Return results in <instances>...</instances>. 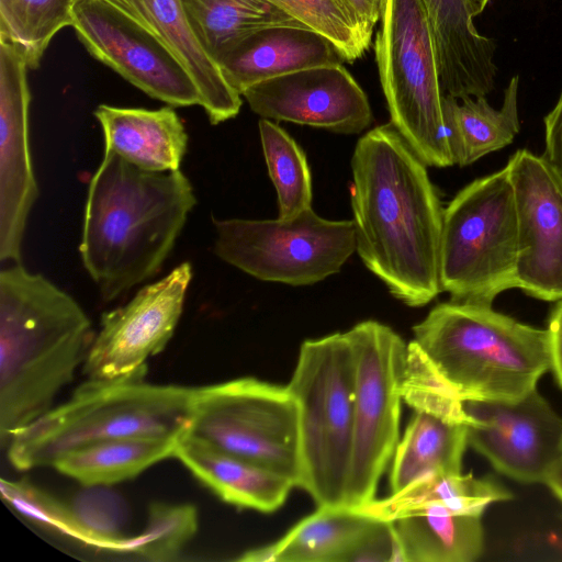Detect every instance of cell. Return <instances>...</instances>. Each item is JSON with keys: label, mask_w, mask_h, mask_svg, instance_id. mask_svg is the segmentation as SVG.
I'll return each instance as SVG.
<instances>
[{"label": "cell", "mask_w": 562, "mask_h": 562, "mask_svg": "<svg viewBox=\"0 0 562 562\" xmlns=\"http://www.w3.org/2000/svg\"><path fill=\"white\" fill-rule=\"evenodd\" d=\"M468 445L499 473L544 483L562 459V418L536 390L517 401H462Z\"/></svg>", "instance_id": "14"}, {"label": "cell", "mask_w": 562, "mask_h": 562, "mask_svg": "<svg viewBox=\"0 0 562 562\" xmlns=\"http://www.w3.org/2000/svg\"><path fill=\"white\" fill-rule=\"evenodd\" d=\"M544 484L562 503V459L550 472Z\"/></svg>", "instance_id": "39"}, {"label": "cell", "mask_w": 562, "mask_h": 562, "mask_svg": "<svg viewBox=\"0 0 562 562\" xmlns=\"http://www.w3.org/2000/svg\"><path fill=\"white\" fill-rule=\"evenodd\" d=\"M547 330L549 338L550 369L562 389V302L559 303L552 312Z\"/></svg>", "instance_id": "38"}, {"label": "cell", "mask_w": 562, "mask_h": 562, "mask_svg": "<svg viewBox=\"0 0 562 562\" xmlns=\"http://www.w3.org/2000/svg\"><path fill=\"white\" fill-rule=\"evenodd\" d=\"M214 252L263 281L310 285L340 271L356 251L352 221H330L311 207L290 218L213 220Z\"/></svg>", "instance_id": "11"}, {"label": "cell", "mask_w": 562, "mask_h": 562, "mask_svg": "<svg viewBox=\"0 0 562 562\" xmlns=\"http://www.w3.org/2000/svg\"><path fill=\"white\" fill-rule=\"evenodd\" d=\"M72 27L92 57L170 106L200 105L199 90L149 31L105 0H74Z\"/></svg>", "instance_id": "12"}, {"label": "cell", "mask_w": 562, "mask_h": 562, "mask_svg": "<svg viewBox=\"0 0 562 562\" xmlns=\"http://www.w3.org/2000/svg\"><path fill=\"white\" fill-rule=\"evenodd\" d=\"M195 203L180 169L143 170L104 148L88 186L79 246L104 302L159 272Z\"/></svg>", "instance_id": "2"}, {"label": "cell", "mask_w": 562, "mask_h": 562, "mask_svg": "<svg viewBox=\"0 0 562 562\" xmlns=\"http://www.w3.org/2000/svg\"><path fill=\"white\" fill-rule=\"evenodd\" d=\"M470 13L473 18L483 12L490 0H467Z\"/></svg>", "instance_id": "40"}, {"label": "cell", "mask_w": 562, "mask_h": 562, "mask_svg": "<svg viewBox=\"0 0 562 562\" xmlns=\"http://www.w3.org/2000/svg\"><path fill=\"white\" fill-rule=\"evenodd\" d=\"M341 61L340 54L324 35L308 27L279 25L243 38L218 66L227 83L241 95L261 81Z\"/></svg>", "instance_id": "20"}, {"label": "cell", "mask_w": 562, "mask_h": 562, "mask_svg": "<svg viewBox=\"0 0 562 562\" xmlns=\"http://www.w3.org/2000/svg\"><path fill=\"white\" fill-rule=\"evenodd\" d=\"M519 76L504 91L502 108H492L485 97L456 99L445 94L443 121L453 165L473 164L510 144L519 132Z\"/></svg>", "instance_id": "25"}, {"label": "cell", "mask_w": 562, "mask_h": 562, "mask_svg": "<svg viewBox=\"0 0 562 562\" xmlns=\"http://www.w3.org/2000/svg\"><path fill=\"white\" fill-rule=\"evenodd\" d=\"M188 434L300 484L299 405L288 385L239 378L196 387Z\"/></svg>", "instance_id": "9"}, {"label": "cell", "mask_w": 562, "mask_h": 562, "mask_svg": "<svg viewBox=\"0 0 562 562\" xmlns=\"http://www.w3.org/2000/svg\"><path fill=\"white\" fill-rule=\"evenodd\" d=\"M93 340L80 304L13 263L0 272V445L54 407Z\"/></svg>", "instance_id": "3"}, {"label": "cell", "mask_w": 562, "mask_h": 562, "mask_svg": "<svg viewBox=\"0 0 562 562\" xmlns=\"http://www.w3.org/2000/svg\"><path fill=\"white\" fill-rule=\"evenodd\" d=\"M4 503L40 528L79 543V529L70 504L27 481L1 479Z\"/></svg>", "instance_id": "34"}, {"label": "cell", "mask_w": 562, "mask_h": 562, "mask_svg": "<svg viewBox=\"0 0 562 562\" xmlns=\"http://www.w3.org/2000/svg\"><path fill=\"white\" fill-rule=\"evenodd\" d=\"M393 524L403 562H473L484 551L479 515L420 513Z\"/></svg>", "instance_id": "27"}, {"label": "cell", "mask_w": 562, "mask_h": 562, "mask_svg": "<svg viewBox=\"0 0 562 562\" xmlns=\"http://www.w3.org/2000/svg\"><path fill=\"white\" fill-rule=\"evenodd\" d=\"M180 2L194 34L217 64L237 43L258 30L279 25L307 27L267 0Z\"/></svg>", "instance_id": "29"}, {"label": "cell", "mask_w": 562, "mask_h": 562, "mask_svg": "<svg viewBox=\"0 0 562 562\" xmlns=\"http://www.w3.org/2000/svg\"><path fill=\"white\" fill-rule=\"evenodd\" d=\"M94 116L104 148L147 171H173L187 153L188 134L172 106L158 110L100 104Z\"/></svg>", "instance_id": "23"}, {"label": "cell", "mask_w": 562, "mask_h": 562, "mask_svg": "<svg viewBox=\"0 0 562 562\" xmlns=\"http://www.w3.org/2000/svg\"><path fill=\"white\" fill-rule=\"evenodd\" d=\"M327 37L344 61L352 64L370 48L334 0H267Z\"/></svg>", "instance_id": "33"}, {"label": "cell", "mask_w": 562, "mask_h": 562, "mask_svg": "<svg viewBox=\"0 0 562 562\" xmlns=\"http://www.w3.org/2000/svg\"><path fill=\"white\" fill-rule=\"evenodd\" d=\"M517 214L507 167L463 188L443 210L439 273L451 301L492 306L517 288Z\"/></svg>", "instance_id": "7"}, {"label": "cell", "mask_w": 562, "mask_h": 562, "mask_svg": "<svg viewBox=\"0 0 562 562\" xmlns=\"http://www.w3.org/2000/svg\"><path fill=\"white\" fill-rule=\"evenodd\" d=\"M359 32L367 45L371 46L372 33L381 20L386 0H334Z\"/></svg>", "instance_id": "36"}, {"label": "cell", "mask_w": 562, "mask_h": 562, "mask_svg": "<svg viewBox=\"0 0 562 562\" xmlns=\"http://www.w3.org/2000/svg\"><path fill=\"white\" fill-rule=\"evenodd\" d=\"M347 333L355 363V427L346 506L374 499L400 441L407 345L391 327L364 321Z\"/></svg>", "instance_id": "10"}, {"label": "cell", "mask_w": 562, "mask_h": 562, "mask_svg": "<svg viewBox=\"0 0 562 562\" xmlns=\"http://www.w3.org/2000/svg\"><path fill=\"white\" fill-rule=\"evenodd\" d=\"M470 420L461 400L435 408L414 409L394 452L392 493L430 474L461 473Z\"/></svg>", "instance_id": "21"}, {"label": "cell", "mask_w": 562, "mask_h": 562, "mask_svg": "<svg viewBox=\"0 0 562 562\" xmlns=\"http://www.w3.org/2000/svg\"><path fill=\"white\" fill-rule=\"evenodd\" d=\"M130 15L175 56L195 83L201 106L214 125L235 117L241 95L194 34L180 0H105Z\"/></svg>", "instance_id": "18"}, {"label": "cell", "mask_w": 562, "mask_h": 562, "mask_svg": "<svg viewBox=\"0 0 562 562\" xmlns=\"http://www.w3.org/2000/svg\"><path fill=\"white\" fill-rule=\"evenodd\" d=\"M145 376L91 380L14 432L5 450L19 471L53 467L77 449L126 437L180 439L188 434L196 387L147 383Z\"/></svg>", "instance_id": "4"}, {"label": "cell", "mask_w": 562, "mask_h": 562, "mask_svg": "<svg viewBox=\"0 0 562 562\" xmlns=\"http://www.w3.org/2000/svg\"><path fill=\"white\" fill-rule=\"evenodd\" d=\"M241 97L261 119L340 134H358L373 120L367 94L342 64L268 79L251 86Z\"/></svg>", "instance_id": "17"}, {"label": "cell", "mask_w": 562, "mask_h": 562, "mask_svg": "<svg viewBox=\"0 0 562 562\" xmlns=\"http://www.w3.org/2000/svg\"><path fill=\"white\" fill-rule=\"evenodd\" d=\"M198 525L192 504L154 502L144 529L131 537L128 554L151 562L175 561L196 533Z\"/></svg>", "instance_id": "32"}, {"label": "cell", "mask_w": 562, "mask_h": 562, "mask_svg": "<svg viewBox=\"0 0 562 562\" xmlns=\"http://www.w3.org/2000/svg\"><path fill=\"white\" fill-rule=\"evenodd\" d=\"M426 166L391 122L359 138L351 159L356 251L394 297L413 307L442 291L443 209Z\"/></svg>", "instance_id": "1"}, {"label": "cell", "mask_w": 562, "mask_h": 562, "mask_svg": "<svg viewBox=\"0 0 562 562\" xmlns=\"http://www.w3.org/2000/svg\"><path fill=\"white\" fill-rule=\"evenodd\" d=\"M288 386L299 405V487L317 507L346 506L355 427V363L347 333L305 340Z\"/></svg>", "instance_id": "6"}, {"label": "cell", "mask_w": 562, "mask_h": 562, "mask_svg": "<svg viewBox=\"0 0 562 562\" xmlns=\"http://www.w3.org/2000/svg\"><path fill=\"white\" fill-rule=\"evenodd\" d=\"M175 458L222 501L241 508L272 513L295 484L289 477L184 435Z\"/></svg>", "instance_id": "22"}, {"label": "cell", "mask_w": 562, "mask_h": 562, "mask_svg": "<svg viewBox=\"0 0 562 562\" xmlns=\"http://www.w3.org/2000/svg\"><path fill=\"white\" fill-rule=\"evenodd\" d=\"M258 126L268 173L278 195L279 217H293L312 204L306 157L296 142L272 121L261 119Z\"/></svg>", "instance_id": "31"}, {"label": "cell", "mask_w": 562, "mask_h": 562, "mask_svg": "<svg viewBox=\"0 0 562 562\" xmlns=\"http://www.w3.org/2000/svg\"><path fill=\"white\" fill-rule=\"evenodd\" d=\"M179 440L160 437L106 440L71 451L56 460L52 468L85 487L113 485L175 457Z\"/></svg>", "instance_id": "28"}, {"label": "cell", "mask_w": 562, "mask_h": 562, "mask_svg": "<svg viewBox=\"0 0 562 562\" xmlns=\"http://www.w3.org/2000/svg\"><path fill=\"white\" fill-rule=\"evenodd\" d=\"M74 0H0V40L36 69L52 38L72 26Z\"/></svg>", "instance_id": "30"}, {"label": "cell", "mask_w": 562, "mask_h": 562, "mask_svg": "<svg viewBox=\"0 0 562 562\" xmlns=\"http://www.w3.org/2000/svg\"><path fill=\"white\" fill-rule=\"evenodd\" d=\"M544 158L562 177V93L553 110L544 119Z\"/></svg>", "instance_id": "37"}, {"label": "cell", "mask_w": 562, "mask_h": 562, "mask_svg": "<svg viewBox=\"0 0 562 562\" xmlns=\"http://www.w3.org/2000/svg\"><path fill=\"white\" fill-rule=\"evenodd\" d=\"M513 498L508 488L493 477L472 474H430L384 499H373L358 510L380 520L394 521L419 508L442 505L453 514L483 516L494 503Z\"/></svg>", "instance_id": "26"}, {"label": "cell", "mask_w": 562, "mask_h": 562, "mask_svg": "<svg viewBox=\"0 0 562 562\" xmlns=\"http://www.w3.org/2000/svg\"><path fill=\"white\" fill-rule=\"evenodd\" d=\"M27 65L0 40V260L20 263L30 212L38 196L29 138Z\"/></svg>", "instance_id": "16"}, {"label": "cell", "mask_w": 562, "mask_h": 562, "mask_svg": "<svg viewBox=\"0 0 562 562\" xmlns=\"http://www.w3.org/2000/svg\"><path fill=\"white\" fill-rule=\"evenodd\" d=\"M374 54L391 123L432 167L453 165L432 31L422 0H386Z\"/></svg>", "instance_id": "8"}, {"label": "cell", "mask_w": 562, "mask_h": 562, "mask_svg": "<svg viewBox=\"0 0 562 562\" xmlns=\"http://www.w3.org/2000/svg\"><path fill=\"white\" fill-rule=\"evenodd\" d=\"M413 331V341L462 401L520 400L550 369L548 330L492 306L450 300Z\"/></svg>", "instance_id": "5"}, {"label": "cell", "mask_w": 562, "mask_h": 562, "mask_svg": "<svg viewBox=\"0 0 562 562\" xmlns=\"http://www.w3.org/2000/svg\"><path fill=\"white\" fill-rule=\"evenodd\" d=\"M432 31L443 94L486 97L495 85L494 41L481 35L467 0H422Z\"/></svg>", "instance_id": "19"}, {"label": "cell", "mask_w": 562, "mask_h": 562, "mask_svg": "<svg viewBox=\"0 0 562 562\" xmlns=\"http://www.w3.org/2000/svg\"><path fill=\"white\" fill-rule=\"evenodd\" d=\"M191 280L192 267L182 262L125 305L104 313L82 364L87 379L145 376L147 360L173 336Z\"/></svg>", "instance_id": "13"}, {"label": "cell", "mask_w": 562, "mask_h": 562, "mask_svg": "<svg viewBox=\"0 0 562 562\" xmlns=\"http://www.w3.org/2000/svg\"><path fill=\"white\" fill-rule=\"evenodd\" d=\"M360 561H401L393 521L379 519L346 558Z\"/></svg>", "instance_id": "35"}, {"label": "cell", "mask_w": 562, "mask_h": 562, "mask_svg": "<svg viewBox=\"0 0 562 562\" xmlns=\"http://www.w3.org/2000/svg\"><path fill=\"white\" fill-rule=\"evenodd\" d=\"M506 167L516 202L517 288L540 300H562V177L527 149Z\"/></svg>", "instance_id": "15"}, {"label": "cell", "mask_w": 562, "mask_h": 562, "mask_svg": "<svg viewBox=\"0 0 562 562\" xmlns=\"http://www.w3.org/2000/svg\"><path fill=\"white\" fill-rule=\"evenodd\" d=\"M379 519L347 506H322L281 539L244 552L243 562H346Z\"/></svg>", "instance_id": "24"}]
</instances>
